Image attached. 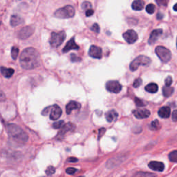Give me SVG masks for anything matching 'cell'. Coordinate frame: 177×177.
<instances>
[{
	"label": "cell",
	"mask_w": 177,
	"mask_h": 177,
	"mask_svg": "<svg viewBox=\"0 0 177 177\" xmlns=\"http://www.w3.org/2000/svg\"><path fill=\"white\" fill-rule=\"evenodd\" d=\"M40 57L38 51L34 48L28 47L24 49L19 57V63L24 69L31 70L40 64Z\"/></svg>",
	"instance_id": "1"
},
{
	"label": "cell",
	"mask_w": 177,
	"mask_h": 177,
	"mask_svg": "<svg viewBox=\"0 0 177 177\" xmlns=\"http://www.w3.org/2000/svg\"><path fill=\"white\" fill-rule=\"evenodd\" d=\"M7 132L9 136L19 143H25L28 141V136L18 125L8 124L7 125Z\"/></svg>",
	"instance_id": "2"
},
{
	"label": "cell",
	"mask_w": 177,
	"mask_h": 177,
	"mask_svg": "<svg viewBox=\"0 0 177 177\" xmlns=\"http://www.w3.org/2000/svg\"><path fill=\"white\" fill-rule=\"evenodd\" d=\"M54 15L55 18L59 19L71 18L75 15V9L71 5H67L66 6L57 9L55 12Z\"/></svg>",
	"instance_id": "3"
},
{
	"label": "cell",
	"mask_w": 177,
	"mask_h": 177,
	"mask_svg": "<svg viewBox=\"0 0 177 177\" xmlns=\"http://www.w3.org/2000/svg\"><path fill=\"white\" fill-rule=\"evenodd\" d=\"M151 62L152 60L149 57L145 55H139L131 62L129 65L130 70L132 71H136L140 66H147Z\"/></svg>",
	"instance_id": "4"
},
{
	"label": "cell",
	"mask_w": 177,
	"mask_h": 177,
	"mask_svg": "<svg viewBox=\"0 0 177 177\" xmlns=\"http://www.w3.org/2000/svg\"><path fill=\"white\" fill-rule=\"evenodd\" d=\"M66 38V33L64 31H60L59 33L53 32L51 34L50 38V44L52 47L56 48L60 47L64 42Z\"/></svg>",
	"instance_id": "5"
},
{
	"label": "cell",
	"mask_w": 177,
	"mask_h": 177,
	"mask_svg": "<svg viewBox=\"0 0 177 177\" xmlns=\"http://www.w3.org/2000/svg\"><path fill=\"white\" fill-rule=\"evenodd\" d=\"M155 52L157 56L163 62H168L171 60L172 53L168 48L162 47V46H159L155 49Z\"/></svg>",
	"instance_id": "6"
},
{
	"label": "cell",
	"mask_w": 177,
	"mask_h": 177,
	"mask_svg": "<svg viewBox=\"0 0 177 177\" xmlns=\"http://www.w3.org/2000/svg\"><path fill=\"white\" fill-rule=\"evenodd\" d=\"M35 32V26H27L21 29L18 33V38L21 40H25L31 35Z\"/></svg>",
	"instance_id": "7"
},
{
	"label": "cell",
	"mask_w": 177,
	"mask_h": 177,
	"mask_svg": "<svg viewBox=\"0 0 177 177\" xmlns=\"http://www.w3.org/2000/svg\"><path fill=\"white\" fill-rule=\"evenodd\" d=\"M106 89L109 92L114 93H118L122 89V86L118 81L110 80L107 82L105 84Z\"/></svg>",
	"instance_id": "8"
},
{
	"label": "cell",
	"mask_w": 177,
	"mask_h": 177,
	"mask_svg": "<svg viewBox=\"0 0 177 177\" xmlns=\"http://www.w3.org/2000/svg\"><path fill=\"white\" fill-rule=\"evenodd\" d=\"M123 36L125 40L128 44H133L136 42L138 38H139V36H138L136 32L134 30H132V29L126 31L125 33H123Z\"/></svg>",
	"instance_id": "9"
},
{
	"label": "cell",
	"mask_w": 177,
	"mask_h": 177,
	"mask_svg": "<svg viewBox=\"0 0 177 177\" xmlns=\"http://www.w3.org/2000/svg\"><path fill=\"white\" fill-rule=\"evenodd\" d=\"M75 127H76V126L72 123H68L64 124L61 129H60L59 133H58L57 136V139H62L68 132H71V131L74 130Z\"/></svg>",
	"instance_id": "10"
},
{
	"label": "cell",
	"mask_w": 177,
	"mask_h": 177,
	"mask_svg": "<svg viewBox=\"0 0 177 177\" xmlns=\"http://www.w3.org/2000/svg\"><path fill=\"white\" fill-rule=\"evenodd\" d=\"M89 56L95 58V59H101L103 57V51L100 47L92 45L89 48Z\"/></svg>",
	"instance_id": "11"
},
{
	"label": "cell",
	"mask_w": 177,
	"mask_h": 177,
	"mask_svg": "<svg viewBox=\"0 0 177 177\" xmlns=\"http://www.w3.org/2000/svg\"><path fill=\"white\" fill-rule=\"evenodd\" d=\"M62 113V111L59 106L57 105H53L50 112V119L52 120H57L60 118Z\"/></svg>",
	"instance_id": "12"
},
{
	"label": "cell",
	"mask_w": 177,
	"mask_h": 177,
	"mask_svg": "<svg viewBox=\"0 0 177 177\" xmlns=\"http://www.w3.org/2000/svg\"><path fill=\"white\" fill-rule=\"evenodd\" d=\"M133 114L136 118L139 119H143V118H147L151 114L150 111L146 109H137L134 110L132 111Z\"/></svg>",
	"instance_id": "13"
},
{
	"label": "cell",
	"mask_w": 177,
	"mask_h": 177,
	"mask_svg": "<svg viewBox=\"0 0 177 177\" xmlns=\"http://www.w3.org/2000/svg\"><path fill=\"white\" fill-rule=\"evenodd\" d=\"M79 46L76 44V42H75V38L73 37L71 40H69V42L67 43L65 47L62 49V52L66 53L71 50H78Z\"/></svg>",
	"instance_id": "14"
},
{
	"label": "cell",
	"mask_w": 177,
	"mask_h": 177,
	"mask_svg": "<svg viewBox=\"0 0 177 177\" xmlns=\"http://www.w3.org/2000/svg\"><path fill=\"white\" fill-rule=\"evenodd\" d=\"M163 33V30L162 29H155L150 34L149 38L148 40V43L149 44H153L156 42L157 40L159 38L160 36Z\"/></svg>",
	"instance_id": "15"
},
{
	"label": "cell",
	"mask_w": 177,
	"mask_h": 177,
	"mask_svg": "<svg viewBox=\"0 0 177 177\" xmlns=\"http://www.w3.org/2000/svg\"><path fill=\"white\" fill-rule=\"evenodd\" d=\"M149 168L154 171L163 172L165 169V166L163 163L158 161H151L148 164Z\"/></svg>",
	"instance_id": "16"
},
{
	"label": "cell",
	"mask_w": 177,
	"mask_h": 177,
	"mask_svg": "<svg viewBox=\"0 0 177 177\" xmlns=\"http://www.w3.org/2000/svg\"><path fill=\"white\" fill-rule=\"evenodd\" d=\"M81 105L76 101H70L66 106V112L67 114H70L74 110H80Z\"/></svg>",
	"instance_id": "17"
},
{
	"label": "cell",
	"mask_w": 177,
	"mask_h": 177,
	"mask_svg": "<svg viewBox=\"0 0 177 177\" xmlns=\"http://www.w3.org/2000/svg\"><path fill=\"white\" fill-rule=\"evenodd\" d=\"M158 114L162 118H168L170 116L171 110L169 107H162L158 111Z\"/></svg>",
	"instance_id": "18"
},
{
	"label": "cell",
	"mask_w": 177,
	"mask_h": 177,
	"mask_svg": "<svg viewBox=\"0 0 177 177\" xmlns=\"http://www.w3.org/2000/svg\"><path fill=\"white\" fill-rule=\"evenodd\" d=\"M118 113L113 110L108 111L107 112L105 113V118L107 121L109 123H111L115 121L118 118Z\"/></svg>",
	"instance_id": "19"
},
{
	"label": "cell",
	"mask_w": 177,
	"mask_h": 177,
	"mask_svg": "<svg viewBox=\"0 0 177 177\" xmlns=\"http://www.w3.org/2000/svg\"><path fill=\"white\" fill-rule=\"evenodd\" d=\"M23 19L21 18L18 15H13L11 18V20H10V24L12 26H17L19 25V24L23 23Z\"/></svg>",
	"instance_id": "20"
},
{
	"label": "cell",
	"mask_w": 177,
	"mask_h": 177,
	"mask_svg": "<svg viewBox=\"0 0 177 177\" xmlns=\"http://www.w3.org/2000/svg\"><path fill=\"white\" fill-rule=\"evenodd\" d=\"M0 71H1V74L4 77H6V78H9L12 76H13L14 74V69H11V68H6L4 67H0Z\"/></svg>",
	"instance_id": "21"
},
{
	"label": "cell",
	"mask_w": 177,
	"mask_h": 177,
	"mask_svg": "<svg viewBox=\"0 0 177 177\" xmlns=\"http://www.w3.org/2000/svg\"><path fill=\"white\" fill-rule=\"evenodd\" d=\"M144 6L145 2L143 0H134L132 4V8L134 11H142Z\"/></svg>",
	"instance_id": "22"
},
{
	"label": "cell",
	"mask_w": 177,
	"mask_h": 177,
	"mask_svg": "<svg viewBox=\"0 0 177 177\" xmlns=\"http://www.w3.org/2000/svg\"><path fill=\"white\" fill-rule=\"evenodd\" d=\"M145 91L151 93H156L159 90V87L156 83H150L145 87Z\"/></svg>",
	"instance_id": "23"
},
{
	"label": "cell",
	"mask_w": 177,
	"mask_h": 177,
	"mask_svg": "<svg viewBox=\"0 0 177 177\" xmlns=\"http://www.w3.org/2000/svg\"><path fill=\"white\" fill-rule=\"evenodd\" d=\"M174 89L173 87H168V86H164L163 87V96L166 98H169L172 94L174 93Z\"/></svg>",
	"instance_id": "24"
},
{
	"label": "cell",
	"mask_w": 177,
	"mask_h": 177,
	"mask_svg": "<svg viewBox=\"0 0 177 177\" xmlns=\"http://www.w3.org/2000/svg\"><path fill=\"white\" fill-rule=\"evenodd\" d=\"M161 128V125L159 124V122L158 120H155L154 121H152L151 125H149V129L151 130H158Z\"/></svg>",
	"instance_id": "25"
},
{
	"label": "cell",
	"mask_w": 177,
	"mask_h": 177,
	"mask_svg": "<svg viewBox=\"0 0 177 177\" xmlns=\"http://www.w3.org/2000/svg\"><path fill=\"white\" fill-rule=\"evenodd\" d=\"M155 174L153 173H149V172H140L136 174L134 177H155Z\"/></svg>",
	"instance_id": "26"
},
{
	"label": "cell",
	"mask_w": 177,
	"mask_h": 177,
	"mask_svg": "<svg viewBox=\"0 0 177 177\" xmlns=\"http://www.w3.org/2000/svg\"><path fill=\"white\" fill-rule=\"evenodd\" d=\"M19 55V48L16 47H13L11 50V56L13 60H16Z\"/></svg>",
	"instance_id": "27"
},
{
	"label": "cell",
	"mask_w": 177,
	"mask_h": 177,
	"mask_svg": "<svg viewBox=\"0 0 177 177\" xmlns=\"http://www.w3.org/2000/svg\"><path fill=\"white\" fill-rule=\"evenodd\" d=\"M169 161L174 163H177V151H173L169 154Z\"/></svg>",
	"instance_id": "28"
},
{
	"label": "cell",
	"mask_w": 177,
	"mask_h": 177,
	"mask_svg": "<svg viewBox=\"0 0 177 177\" xmlns=\"http://www.w3.org/2000/svg\"><path fill=\"white\" fill-rule=\"evenodd\" d=\"M64 125V120H59V121H57V122H55L53 123V129H61Z\"/></svg>",
	"instance_id": "29"
},
{
	"label": "cell",
	"mask_w": 177,
	"mask_h": 177,
	"mask_svg": "<svg viewBox=\"0 0 177 177\" xmlns=\"http://www.w3.org/2000/svg\"><path fill=\"white\" fill-rule=\"evenodd\" d=\"M55 172V168L53 166H48L46 169V174L47 176H51Z\"/></svg>",
	"instance_id": "30"
},
{
	"label": "cell",
	"mask_w": 177,
	"mask_h": 177,
	"mask_svg": "<svg viewBox=\"0 0 177 177\" xmlns=\"http://www.w3.org/2000/svg\"><path fill=\"white\" fill-rule=\"evenodd\" d=\"M92 5L89 2H84L82 4V8L84 11H88L89 9H91Z\"/></svg>",
	"instance_id": "31"
},
{
	"label": "cell",
	"mask_w": 177,
	"mask_h": 177,
	"mask_svg": "<svg viewBox=\"0 0 177 177\" xmlns=\"http://www.w3.org/2000/svg\"><path fill=\"white\" fill-rule=\"evenodd\" d=\"M146 11L149 14H153L155 12V6L154 4H148L146 7Z\"/></svg>",
	"instance_id": "32"
},
{
	"label": "cell",
	"mask_w": 177,
	"mask_h": 177,
	"mask_svg": "<svg viewBox=\"0 0 177 177\" xmlns=\"http://www.w3.org/2000/svg\"><path fill=\"white\" fill-rule=\"evenodd\" d=\"M135 103L138 107H144L147 105V103H145V102L139 98H135Z\"/></svg>",
	"instance_id": "33"
},
{
	"label": "cell",
	"mask_w": 177,
	"mask_h": 177,
	"mask_svg": "<svg viewBox=\"0 0 177 177\" xmlns=\"http://www.w3.org/2000/svg\"><path fill=\"white\" fill-rule=\"evenodd\" d=\"M155 1L160 6H167L169 2V0H155Z\"/></svg>",
	"instance_id": "34"
},
{
	"label": "cell",
	"mask_w": 177,
	"mask_h": 177,
	"mask_svg": "<svg viewBox=\"0 0 177 177\" xmlns=\"http://www.w3.org/2000/svg\"><path fill=\"white\" fill-rule=\"evenodd\" d=\"M70 58H71V62H77L81 61V58L77 57L76 54H74V53H71V55H70Z\"/></svg>",
	"instance_id": "35"
},
{
	"label": "cell",
	"mask_w": 177,
	"mask_h": 177,
	"mask_svg": "<svg viewBox=\"0 0 177 177\" xmlns=\"http://www.w3.org/2000/svg\"><path fill=\"white\" fill-rule=\"evenodd\" d=\"M91 31H93V32L97 33H98L99 32H100V26H99L98 24H96V23L93 24V25L91 26Z\"/></svg>",
	"instance_id": "36"
},
{
	"label": "cell",
	"mask_w": 177,
	"mask_h": 177,
	"mask_svg": "<svg viewBox=\"0 0 177 177\" xmlns=\"http://www.w3.org/2000/svg\"><path fill=\"white\" fill-rule=\"evenodd\" d=\"M141 84H142V79L137 78L134 81V84H133V87H134V88H138V87H139L140 85H141Z\"/></svg>",
	"instance_id": "37"
},
{
	"label": "cell",
	"mask_w": 177,
	"mask_h": 177,
	"mask_svg": "<svg viewBox=\"0 0 177 177\" xmlns=\"http://www.w3.org/2000/svg\"><path fill=\"white\" fill-rule=\"evenodd\" d=\"M172 83V77L171 76H168L166 78V80H165V84H166V86L170 87V85Z\"/></svg>",
	"instance_id": "38"
},
{
	"label": "cell",
	"mask_w": 177,
	"mask_h": 177,
	"mask_svg": "<svg viewBox=\"0 0 177 177\" xmlns=\"http://www.w3.org/2000/svg\"><path fill=\"white\" fill-rule=\"evenodd\" d=\"M77 170V169L74 168H69L66 169V172L68 174H74L76 172Z\"/></svg>",
	"instance_id": "39"
},
{
	"label": "cell",
	"mask_w": 177,
	"mask_h": 177,
	"mask_svg": "<svg viewBox=\"0 0 177 177\" xmlns=\"http://www.w3.org/2000/svg\"><path fill=\"white\" fill-rule=\"evenodd\" d=\"M51 107H46L45 109H44L43 111H42V114L43 116H47L48 113H49V111L51 110Z\"/></svg>",
	"instance_id": "40"
},
{
	"label": "cell",
	"mask_w": 177,
	"mask_h": 177,
	"mask_svg": "<svg viewBox=\"0 0 177 177\" xmlns=\"http://www.w3.org/2000/svg\"><path fill=\"white\" fill-rule=\"evenodd\" d=\"M105 131H106V129H105V128H101V129H99L98 136V140H100V138H101L102 136H103L104 134H105Z\"/></svg>",
	"instance_id": "41"
},
{
	"label": "cell",
	"mask_w": 177,
	"mask_h": 177,
	"mask_svg": "<svg viewBox=\"0 0 177 177\" xmlns=\"http://www.w3.org/2000/svg\"><path fill=\"white\" fill-rule=\"evenodd\" d=\"M172 118L174 122H176L177 121V110H174L172 114Z\"/></svg>",
	"instance_id": "42"
},
{
	"label": "cell",
	"mask_w": 177,
	"mask_h": 177,
	"mask_svg": "<svg viewBox=\"0 0 177 177\" xmlns=\"http://www.w3.org/2000/svg\"><path fill=\"white\" fill-rule=\"evenodd\" d=\"M5 100H6V96H5L4 92L0 89V102L4 101Z\"/></svg>",
	"instance_id": "43"
},
{
	"label": "cell",
	"mask_w": 177,
	"mask_h": 177,
	"mask_svg": "<svg viewBox=\"0 0 177 177\" xmlns=\"http://www.w3.org/2000/svg\"><path fill=\"white\" fill-rule=\"evenodd\" d=\"M67 161L69 162V163H76V162L78 161V159L75 158V157H70V158L67 159Z\"/></svg>",
	"instance_id": "44"
},
{
	"label": "cell",
	"mask_w": 177,
	"mask_h": 177,
	"mask_svg": "<svg viewBox=\"0 0 177 177\" xmlns=\"http://www.w3.org/2000/svg\"><path fill=\"white\" fill-rule=\"evenodd\" d=\"M93 13H94L93 10L89 9V10H88V11H86V14L85 15H86L87 17H90V16L92 15L93 14Z\"/></svg>",
	"instance_id": "45"
},
{
	"label": "cell",
	"mask_w": 177,
	"mask_h": 177,
	"mask_svg": "<svg viewBox=\"0 0 177 177\" xmlns=\"http://www.w3.org/2000/svg\"><path fill=\"white\" fill-rule=\"evenodd\" d=\"M157 19H163V18H164V15H163V14H162V13H159L158 14H157Z\"/></svg>",
	"instance_id": "46"
},
{
	"label": "cell",
	"mask_w": 177,
	"mask_h": 177,
	"mask_svg": "<svg viewBox=\"0 0 177 177\" xmlns=\"http://www.w3.org/2000/svg\"><path fill=\"white\" fill-rule=\"evenodd\" d=\"M173 8H174V11H177V3L175 5H174V7H173Z\"/></svg>",
	"instance_id": "47"
},
{
	"label": "cell",
	"mask_w": 177,
	"mask_h": 177,
	"mask_svg": "<svg viewBox=\"0 0 177 177\" xmlns=\"http://www.w3.org/2000/svg\"><path fill=\"white\" fill-rule=\"evenodd\" d=\"M176 47H177V39H176Z\"/></svg>",
	"instance_id": "48"
},
{
	"label": "cell",
	"mask_w": 177,
	"mask_h": 177,
	"mask_svg": "<svg viewBox=\"0 0 177 177\" xmlns=\"http://www.w3.org/2000/svg\"><path fill=\"white\" fill-rule=\"evenodd\" d=\"M80 177H83V176H80Z\"/></svg>",
	"instance_id": "49"
}]
</instances>
